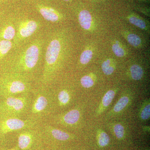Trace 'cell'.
Masks as SVG:
<instances>
[{
    "label": "cell",
    "instance_id": "obj_26",
    "mask_svg": "<svg viewBox=\"0 0 150 150\" xmlns=\"http://www.w3.org/2000/svg\"><path fill=\"white\" fill-rule=\"evenodd\" d=\"M113 131L115 136L118 139H121L123 138L125 134L123 126L120 124H115L113 128Z\"/></svg>",
    "mask_w": 150,
    "mask_h": 150
},
{
    "label": "cell",
    "instance_id": "obj_31",
    "mask_svg": "<svg viewBox=\"0 0 150 150\" xmlns=\"http://www.w3.org/2000/svg\"><path fill=\"white\" fill-rule=\"evenodd\" d=\"M62 1L67 3H71L72 2V0H62Z\"/></svg>",
    "mask_w": 150,
    "mask_h": 150
},
{
    "label": "cell",
    "instance_id": "obj_3",
    "mask_svg": "<svg viewBox=\"0 0 150 150\" xmlns=\"http://www.w3.org/2000/svg\"><path fill=\"white\" fill-rule=\"evenodd\" d=\"M15 23V38L13 40V49L19 47L28 41L42 26L40 21L21 10L13 11Z\"/></svg>",
    "mask_w": 150,
    "mask_h": 150
},
{
    "label": "cell",
    "instance_id": "obj_33",
    "mask_svg": "<svg viewBox=\"0 0 150 150\" xmlns=\"http://www.w3.org/2000/svg\"><path fill=\"white\" fill-rule=\"evenodd\" d=\"M142 1H148L149 0H142Z\"/></svg>",
    "mask_w": 150,
    "mask_h": 150
},
{
    "label": "cell",
    "instance_id": "obj_10",
    "mask_svg": "<svg viewBox=\"0 0 150 150\" xmlns=\"http://www.w3.org/2000/svg\"><path fill=\"white\" fill-rule=\"evenodd\" d=\"M39 127L45 146L57 149L58 143L69 142L74 138L73 134L55 128L48 123H41Z\"/></svg>",
    "mask_w": 150,
    "mask_h": 150
},
{
    "label": "cell",
    "instance_id": "obj_13",
    "mask_svg": "<svg viewBox=\"0 0 150 150\" xmlns=\"http://www.w3.org/2000/svg\"><path fill=\"white\" fill-rule=\"evenodd\" d=\"M73 8L76 12L78 21L81 27L83 29H91L92 23V17L90 12L87 10L79 9L74 6Z\"/></svg>",
    "mask_w": 150,
    "mask_h": 150
},
{
    "label": "cell",
    "instance_id": "obj_15",
    "mask_svg": "<svg viewBox=\"0 0 150 150\" xmlns=\"http://www.w3.org/2000/svg\"><path fill=\"white\" fill-rule=\"evenodd\" d=\"M129 22L137 27L143 30H147L149 28L147 22L137 14L132 13L128 17Z\"/></svg>",
    "mask_w": 150,
    "mask_h": 150
},
{
    "label": "cell",
    "instance_id": "obj_6",
    "mask_svg": "<svg viewBox=\"0 0 150 150\" xmlns=\"http://www.w3.org/2000/svg\"><path fill=\"white\" fill-rule=\"evenodd\" d=\"M32 97L28 93L4 98L0 102V115L21 118L28 112Z\"/></svg>",
    "mask_w": 150,
    "mask_h": 150
},
{
    "label": "cell",
    "instance_id": "obj_24",
    "mask_svg": "<svg viewBox=\"0 0 150 150\" xmlns=\"http://www.w3.org/2000/svg\"><path fill=\"white\" fill-rule=\"evenodd\" d=\"M110 142V138L106 133L101 131L98 135V143L101 147L106 146Z\"/></svg>",
    "mask_w": 150,
    "mask_h": 150
},
{
    "label": "cell",
    "instance_id": "obj_27",
    "mask_svg": "<svg viewBox=\"0 0 150 150\" xmlns=\"http://www.w3.org/2000/svg\"><path fill=\"white\" fill-rule=\"evenodd\" d=\"M141 118L142 120H147L149 119L150 116V103L145 105L144 107L142 108V110L140 114Z\"/></svg>",
    "mask_w": 150,
    "mask_h": 150
},
{
    "label": "cell",
    "instance_id": "obj_18",
    "mask_svg": "<svg viewBox=\"0 0 150 150\" xmlns=\"http://www.w3.org/2000/svg\"><path fill=\"white\" fill-rule=\"evenodd\" d=\"M115 92L114 91L110 90L108 91L105 95L103 98L102 103H101V107L100 109V112H102L103 110H104L105 108L109 106L114 98L115 96Z\"/></svg>",
    "mask_w": 150,
    "mask_h": 150
},
{
    "label": "cell",
    "instance_id": "obj_1",
    "mask_svg": "<svg viewBox=\"0 0 150 150\" xmlns=\"http://www.w3.org/2000/svg\"><path fill=\"white\" fill-rule=\"evenodd\" d=\"M46 40L41 35L13 49L3 62L2 71L25 76L33 80L41 64Z\"/></svg>",
    "mask_w": 150,
    "mask_h": 150
},
{
    "label": "cell",
    "instance_id": "obj_32",
    "mask_svg": "<svg viewBox=\"0 0 150 150\" xmlns=\"http://www.w3.org/2000/svg\"><path fill=\"white\" fill-rule=\"evenodd\" d=\"M45 146L42 147L40 148L37 150H45Z\"/></svg>",
    "mask_w": 150,
    "mask_h": 150
},
{
    "label": "cell",
    "instance_id": "obj_8",
    "mask_svg": "<svg viewBox=\"0 0 150 150\" xmlns=\"http://www.w3.org/2000/svg\"><path fill=\"white\" fill-rule=\"evenodd\" d=\"M39 126L23 129L16 133V145L19 150H37L45 146Z\"/></svg>",
    "mask_w": 150,
    "mask_h": 150
},
{
    "label": "cell",
    "instance_id": "obj_5",
    "mask_svg": "<svg viewBox=\"0 0 150 150\" xmlns=\"http://www.w3.org/2000/svg\"><path fill=\"white\" fill-rule=\"evenodd\" d=\"M32 93V102L28 112V118L41 122L51 114L53 105V96L48 87L40 85Z\"/></svg>",
    "mask_w": 150,
    "mask_h": 150
},
{
    "label": "cell",
    "instance_id": "obj_28",
    "mask_svg": "<svg viewBox=\"0 0 150 150\" xmlns=\"http://www.w3.org/2000/svg\"><path fill=\"white\" fill-rule=\"evenodd\" d=\"M0 150H19L16 145L11 148H4L0 145Z\"/></svg>",
    "mask_w": 150,
    "mask_h": 150
},
{
    "label": "cell",
    "instance_id": "obj_12",
    "mask_svg": "<svg viewBox=\"0 0 150 150\" xmlns=\"http://www.w3.org/2000/svg\"><path fill=\"white\" fill-rule=\"evenodd\" d=\"M81 114L78 109H73L68 112L52 117V120L55 123L66 126H73L77 123L80 118Z\"/></svg>",
    "mask_w": 150,
    "mask_h": 150
},
{
    "label": "cell",
    "instance_id": "obj_9",
    "mask_svg": "<svg viewBox=\"0 0 150 150\" xmlns=\"http://www.w3.org/2000/svg\"><path fill=\"white\" fill-rule=\"evenodd\" d=\"M28 3L48 22L58 23L64 20V14L53 0H29Z\"/></svg>",
    "mask_w": 150,
    "mask_h": 150
},
{
    "label": "cell",
    "instance_id": "obj_22",
    "mask_svg": "<svg viewBox=\"0 0 150 150\" xmlns=\"http://www.w3.org/2000/svg\"><path fill=\"white\" fill-rule=\"evenodd\" d=\"M112 50L114 54L117 57H123L126 54L124 48L118 41H115V43L112 44Z\"/></svg>",
    "mask_w": 150,
    "mask_h": 150
},
{
    "label": "cell",
    "instance_id": "obj_17",
    "mask_svg": "<svg viewBox=\"0 0 150 150\" xmlns=\"http://www.w3.org/2000/svg\"><path fill=\"white\" fill-rule=\"evenodd\" d=\"M130 72L131 77L134 80H140L144 76L143 69L139 65H132L130 68Z\"/></svg>",
    "mask_w": 150,
    "mask_h": 150
},
{
    "label": "cell",
    "instance_id": "obj_23",
    "mask_svg": "<svg viewBox=\"0 0 150 150\" xmlns=\"http://www.w3.org/2000/svg\"><path fill=\"white\" fill-rule=\"evenodd\" d=\"M93 53L92 50L90 49L85 50L81 54L80 57V62L83 65L88 64L92 58Z\"/></svg>",
    "mask_w": 150,
    "mask_h": 150
},
{
    "label": "cell",
    "instance_id": "obj_29",
    "mask_svg": "<svg viewBox=\"0 0 150 150\" xmlns=\"http://www.w3.org/2000/svg\"><path fill=\"white\" fill-rule=\"evenodd\" d=\"M14 1V0H0V3L8 1ZM22 1H25L27 3H29V0H22Z\"/></svg>",
    "mask_w": 150,
    "mask_h": 150
},
{
    "label": "cell",
    "instance_id": "obj_14",
    "mask_svg": "<svg viewBox=\"0 0 150 150\" xmlns=\"http://www.w3.org/2000/svg\"><path fill=\"white\" fill-rule=\"evenodd\" d=\"M13 41L0 40V64L13 50Z\"/></svg>",
    "mask_w": 150,
    "mask_h": 150
},
{
    "label": "cell",
    "instance_id": "obj_21",
    "mask_svg": "<svg viewBox=\"0 0 150 150\" xmlns=\"http://www.w3.org/2000/svg\"><path fill=\"white\" fill-rule=\"evenodd\" d=\"M129 98L128 96L122 97L118 100L113 108V111L115 112H119L123 110L129 104Z\"/></svg>",
    "mask_w": 150,
    "mask_h": 150
},
{
    "label": "cell",
    "instance_id": "obj_30",
    "mask_svg": "<svg viewBox=\"0 0 150 150\" xmlns=\"http://www.w3.org/2000/svg\"><path fill=\"white\" fill-rule=\"evenodd\" d=\"M45 150H57L55 148L45 146Z\"/></svg>",
    "mask_w": 150,
    "mask_h": 150
},
{
    "label": "cell",
    "instance_id": "obj_2",
    "mask_svg": "<svg viewBox=\"0 0 150 150\" xmlns=\"http://www.w3.org/2000/svg\"><path fill=\"white\" fill-rule=\"evenodd\" d=\"M67 33L65 30H56L50 33L46 40L41 85L48 87L64 64L69 52Z\"/></svg>",
    "mask_w": 150,
    "mask_h": 150
},
{
    "label": "cell",
    "instance_id": "obj_20",
    "mask_svg": "<svg viewBox=\"0 0 150 150\" xmlns=\"http://www.w3.org/2000/svg\"><path fill=\"white\" fill-rule=\"evenodd\" d=\"M126 40L128 43L136 48H139L142 45V39L139 36L134 33H129L126 36Z\"/></svg>",
    "mask_w": 150,
    "mask_h": 150
},
{
    "label": "cell",
    "instance_id": "obj_7",
    "mask_svg": "<svg viewBox=\"0 0 150 150\" xmlns=\"http://www.w3.org/2000/svg\"><path fill=\"white\" fill-rule=\"evenodd\" d=\"M41 122L27 118L25 119L0 115V145L6 137L11 133H16L23 129L39 126Z\"/></svg>",
    "mask_w": 150,
    "mask_h": 150
},
{
    "label": "cell",
    "instance_id": "obj_4",
    "mask_svg": "<svg viewBox=\"0 0 150 150\" xmlns=\"http://www.w3.org/2000/svg\"><path fill=\"white\" fill-rule=\"evenodd\" d=\"M32 80L23 75L8 72L0 73V96H9L32 93Z\"/></svg>",
    "mask_w": 150,
    "mask_h": 150
},
{
    "label": "cell",
    "instance_id": "obj_11",
    "mask_svg": "<svg viewBox=\"0 0 150 150\" xmlns=\"http://www.w3.org/2000/svg\"><path fill=\"white\" fill-rule=\"evenodd\" d=\"M15 23L13 11H0V40L13 41L16 36Z\"/></svg>",
    "mask_w": 150,
    "mask_h": 150
},
{
    "label": "cell",
    "instance_id": "obj_19",
    "mask_svg": "<svg viewBox=\"0 0 150 150\" xmlns=\"http://www.w3.org/2000/svg\"><path fill=\"white\" fill-rule=\"evenodd\" d=\"M101 68L105 74L108 76L112 74L114 72L115 64L110 59H107L102 63Z\"/></svg>",
    "mask_w": 150,
    "mask_h": 150
},
{
    "label": "cell",
    "instance_id": "obj_25",
    "mask_svg": "<svg viewBox=\"0 0 150 150\" xmlns=\"http://www.w3.org/2000/svg\"><path fill=\"white\" fill-rule=\"evenodd\" d=\"M82 86L86 88L91 87L94 85V81L91 77L88 75L84 76L81 79Z\"/></svg>",
    "mask_w": 150,
    "mask_h": 150
},
{
    "label": "cell",
    "instance_id": "obj_16",
    "mask_svg": "<svg viewBox=\"0 0 150 150\" xmlns=\"http://www.w3.org/2000/svg\"><path fill=\"white\" fill-rule=\"evenodd\" d=\"M57 102L60 107L67 106L71 100L70 92L67 89H63L58 92L57 95Z\"/></svg>",
    "mask_w": 150,
    "mask_h": 150
}]
</instances>
